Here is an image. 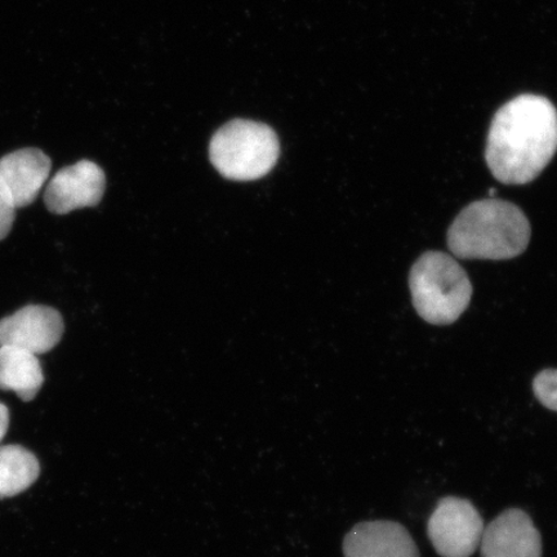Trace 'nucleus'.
I'll list each match as a JSON object with an SVG mask.
<instances>
[{"mask_svg":"<svg viewBox=\"0 0 557 557\" xmlns=\"http://www.w3.org/2000/svg\"><path fill=\"white\" fill-rule=\"evenodd\" d=\"M484 520L470 500L445 497L438 500L428 522V535L442 557H471L484 533Z\"/></svg>","mask_w":557,"mask_h":557,"instance_id":"39448f33","label":"nucleus"},{"mask_svg":"<svg viewBox=\"0 0 557 557\" xmlns=\"http://www.w3.org/2000/svg\"><path fill=\"white\" fill-rule=\"evenodd\" d=\"M64 320L58 310L29 305L0 320V346L21 348L34 355L51 351L64 334Z\"/></svg>","mask_w":557,"mask_h":557,"instance_id":"423d86ee","label":"nucleus"},{"mask_svg":"<svg viewBox=\"0 0 557 557\" xmlns=\"http://www.w3.org/2000/svg\"><path fill=\"white\" fill-rule=\"evenodd\" d=\"M409 287L418 315L434 325L457 322L472 297L469 275L443 252H426L418 259L410 270Z\"/></svg>","mask_w":557,"mask_h":557,"instance_id":"7ed1b4c3","label":"nucleus"},{"mask_svg":"<svg viewBox=\"0 0 557 557\" xmlns=\"http://www.w3.org/2000/svg\"><path fill=\"white\" fill-rule=\"evenodd\" d=\"M107 178L94 162L81 160L65 166L54 174L45 193L48 211L54 214H67L100 203Z\"/></svg>","mask_w":557,"mask_h":557,"instance_id":"0eeeda50","label":"nucleus"},{"mask_svg":"<svg viewBox=\"0 0 557 557\" xmlns=\"http://www.w3.org/2000/svg\"><path fill=\"white\" fill-rule=\"evenodd\" d=\"M10 426V410L4 406V404L0 403V442L3 441L4 435L7 434V430Z\"/></svg>","mask_w":557,"mask_h":557,"instance_id":"2eb2a0df","label":"nucleus"},{"mask_svg":"<svg viewBox=\"0 0 557 557\" xmlns=\"http://www.w3.org/2000/svg\"><path fill=\"white\" fill-rule=\"evenodd\" d=\"M482 557H542L539 529L525 511L508 508L484 529Z\"/></svg>","mask_w":557,"mask_h":557,"instance_id":"6e6552de","label":"nucleus"},{"mask_svg":"<svg viewBox=\"0 0 557 557\" xmlns=\"http://www.w3.org/2000/svg\"><path fill=\"white\" fill-rule=\"evenodd\" d=\"M533 392L542 406L557 412V369L542 371L534 379Z\"/></svg>","mask_w":557,"mask_h":557,"instance_id":"ddd939ff","label":"nucleus"},{"mask_svg":"<svg viewBox=\"0 0 557 557\" xmlns=\"http://www.w3.org/2000/svg\"><path fill=\"white\" fill-rule=\"evenodd\" d=\"M44 369L37 355L12 346H0V389L30 401L44 386Z\"/></svg>","mask_w":557,"mask_h":557,"instance_id":"9b49d317","label":"nucleus"},{"mask_svg":"<svg viewBox=\"0 0 557 557\" xmlns=\"http://www.w3.org/2000/svg\"><path fill=\"white\" fill-rule=\"evenodd\" d=\"M39 471L38 459L32 451L18 445L0 447V498L26 491L38 479Z\"/></svg>","mask_w":557,"mask_h":557,"instance_id":"f8f14e48","label":"nucleus"},{"mask_svg":"<svg viewBox=\"0 0 557 557\" xmlns=\"http://www.w3.org/2000/svg\"><path fill=\"white\" fill-rule=\"evenodd\" d=\"M276 134L267 124L236 120L218 131L209 157L222 176L255 181L267 176L278 159Z\"/></svg>","mask_w":557,"mask_h":557,"instance_id":"20e7f679","label":"nucleus"},{"mask_svg":"<svg viewBox=\"0 0 557 557\" xmlns=\"http://www.w3.org/2000/svg\"><path fill=\"white\" fill-rule=\"evenodd\" d=\"M345 557H421L412 535L399 522L364 521L344 540Z\"/></svg>","mask_w":557,"mask_h":557,"instance_id":"1a4fd4ad","label":"nucleus"},{"mask_svg":"<svg viewBox=\"0 0 557 557\" xmlns=\"http://www.w3.org/2000/svg\"><path fill=\"white\" fill-rule=\"evenodd\" d=\"M16 209L9 194L0 185V240L7 238V235L11 233L16 218Z\"/></svg>","mask_w":557,"mask_h":557,"instance_id":"4468645a","label":"nucleus"},{"mask_svg":"<svg viewBox=\"0 0 557 557\" xmlns=\"http://www.w3.org/2000/svg\"><path fill=\"white\" fill-rule=\"evenodd\" d=\"M51 169V159L39 149L13 151L0 159V185L16 208H25L37 200Z\"/></svg>","mask_w":557,"mask_h":557,"instance_id":"9d476101","label":"nucleus"},{"mask_svg":"<svg viewBox=\"0 0 557 557\" xmlns=\"http://www.w3.org/2000/svg\"><path fill=\"white\" fill-rule=\"evenodd\" d=\"M532 228L518 206L500 199L473 201L448 230V247L462 260H511L525 252Z\"/></svg>","mask_w":557,"mask_h":557,"instance_id":"f03ea898","label":"nucleus"},{"mask_svg":"<svg viewBox=\"0 0 557 557\" xmlns=\"http://www.w3.org/2000/svg\"><path fill=\"white\" fill-rule=\"evenodd\" d=\"M557 150V111L545 97L521 95L498 110L487 135L485 159L499 183L537 178Z\"/></svg>","mask_w":557,"mask_h":557,"instance_id":"f257e3e1","label":"nucleus"}]
</instances>
